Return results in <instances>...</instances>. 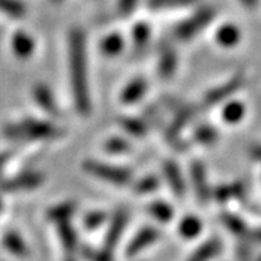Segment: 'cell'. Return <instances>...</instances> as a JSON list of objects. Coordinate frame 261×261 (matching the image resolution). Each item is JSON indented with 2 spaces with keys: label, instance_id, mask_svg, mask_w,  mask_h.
I'll use <instances>...</instances> for the list:
<instances>
[{
  "label": "cell",
  "instance_id": "6da1fadb",
  "mask_svg": "<svg viewBox=\"0 0 261 261\" xmlns=\"http://www.w3.org/2000/svg\"><path fill=\"white\" fill-rule=\"evenodd\" d=\"M68 68L75 109L82 116H89L92 112V96L89 86L87 41L82 28H73L68 34Z\"/></svg>",
  "mask_w": 261,
  "mask_h": 261
},
{
  "label": "cell",
  "instance_id": "7a4b0ae2",
  "mask_svg": "<svg viewBox=\"0 0 261 261\" xmlns=\"http://www.w3.org/2000/svg\"><path fill=\"white\" fill-rule=\"evenodd\" d=\"M3 135L15 141L57 140L64 135V130L56 123L39 119H23L13 122L3 128Z\"/></svg>",
  "mask_w": 261,
  "mask_h": 261
},
{
  "label": "cell",
  "instance_id": "3957f363",
  "mask_svg": "<svg viewBox=\"0 0 261 261\" xmlns=\"http://www.w3.org/2000/svg\"><path fill=\"white\" fill-rule=\"evenodd\" d=\"M84 171L92 174L94 177L102 178L105 181H109L118 186H125L128 185L132 178V173L126 168L115 167V166H108L94 160H86L83 163Z\"/></svg>",
  "mask_w": 261,
  "mask_h": 261
},
{
  "label": "cell",
  "instance_id": "277c9868",
  "mask_svg": "<svg viewBox=\"0 0 261 261\" xmlns=\"http://www.w3.org/2000/svg\"><path fill=\"white\" fill-rule=\"evenodd\" d=\"M214 18L215 10L212 8H203L197 13H195L193 16L178 23L174 29V37L177 38L178 41H189V39L195 38L200 31H203L212 22Z\"/></svg>",
  "mask_w": 261,
  "mask_h": 261
},
{
  "label": "cell",
  "instance_id": "5b68a950",
  "mask_svg": "<svg viewBox=\"0 0 261 261\" xmlns=\"http://www.w3.org/2000/svg\"><path fill=\"white\" fill-rule=\"evenodd\" d=\"M244 82H245V79H244L243 74H235L228 82H225L221 86L209 90L206 93L205 99H203L205 106L206 108H212V106H216L221 102H224L225 99L231 97L235 92H238L243 87Z\"/></svg>",
  "mask_w": 261,
  "mask_h": 261
},
{
  "label": "cell",
  "instance_id": "8992f818",
  "mask_svg": "<svg viewBox=\"0 0 261 261\" xmlns=\"http://www.w3.org/2000/svg\"><path fill=\"white\" fill-rule=\"evenodd\" d=\"M45 180V176L39 171H28V173H22L16 177L5 180L0 183V190L3 192H25V190H34L39 187Z\"/></svg>",
  "mask_w": 261,
  "mask_h": 261
},
{
  "label": "cell",
  "instance_id": "52a82bcc",
  "mask_svg": "<svg viewBox=\"0 0 261 261\" xmlns=\"http://www.w3.org/2000/svg\"><path fill=\"white\" fill-rule=\"evenodd\" d=\"M196 109L193 106H181L177 115L174 116V119L171 122L170 128L166 132V138L170 142H180L178 137L181 134L183 128L186 126L189 122L192 121V118L195 116Z\"/></svg>",
  "mask_w": 261,
  "mask_h": 261
},
{
  "label": "cell",
  "instance_id": "ba28073f",
  "mask_svg": "<svg viewBox=\"0 0 261 261\" xmlns=\"http://www.w3.org/2000/svg\"><path fill=\"white\" fill-rule=\"evenodd\" d=\"M13 54L20 60H28L35 51V41L25 31H16L10 41Z\"/></svg>",
  "mask_w": 261,
  "mask_h": 261
},
{
  "label": "cell",
  "instance_id": "9c48e42d",
  "mask_svg": "<svg viewBox=\"0 0 261 261\" xmlns=\"http://www.w3.org/2000/svg\"><path fill=\"white\" fill-rule=\"evenodd\" d=\"M32 93H34V99H35V102L38 103L39 108H42L45 112L53 115V116H58L60 115V109L57 106L56 97H54V94H53L51 89L48 87L47 84H35Z\"/></svg>",
  "mask_w": 261,
  "mask_h": 261
},
{
  "label": "cell",
  "instance_id": "30bf717a",
  "mask_svg": "<svg viewBox=\"0 0 261 261\" xmlns=\"http://www.w3.org/2000/svg\"><path fill=\"white\" fill-rule=\"evenodd\" d=\"M148 90V82L142 77L130 80L121 92V102L123 105H132L140 102Z\"/></svg>",
  "mask_w": 261,
  "mask_h": 261
},
{
  "label": "cell",
  "instance_id": "8fae6325",
  "mask_svg": "<svg viewBox=\"0 0 261 261\" xmlns=\"http://www.w3.org/2000/svg\"><path fill=\"white\" fill-rule=\"evenodd\" d=\"M177 70V54L174 48L168 44H164L160 49L159 73L163 79H170Z\"/></svg>",
  "mask_w": 261,
  "mask_h": 261
},
{
  "label": "cell",
  "instance_id": "7c38bea8",
  "mask_svg": "<svg viewBox=\"0 0 261 261\" xmlns=\"http://www.w3.org/2000/svg\"><path fill=\"white\" fill-rule=\"evenodd\" d=\"M190 171H192V180L195 183L196 195L199 197V200L200 202H207L209 197H211V189H209V185H207L205 167L199 161H195L192 164Z\"/></svg>",
  "mask_w": 261,
  "mask_h": 261
},
{
  "label": "cell",
  "instance_id": "4fadbf2b",
  "mask_svg": "<svg viewBox=\"0 0 261 261\" xmlns=\"http://www.w3.org/2000/svg\"><path fill=\"white\" fill-rule=\"evenodd\" d=\"M126 224H128V212L126 211H118L112 218V224H111V228H109L106 240H105V244L108 248H113L116 245Z\"/></svg>",
  "mask_w": 261,
  "mask_h": 261
},
{
  "label": "cell",
  "instance_id": "5bb4252c",
  "mask_svg": "<svg viewBox=\"0 0 261 261\" xmlns=\"http://www.w3.org/2000/svg\"><path fill=\"white\" fill-rule=\"evenodd\" d=\"M157 238H159V232H157L155 229H152V228H145V229H142V231H140V233L130 241L129 247H128V250H126V254H128L129 257H132L134 254L142 251L144 248H147L148 245H151Z\"/></svg>",
  "mask_w": 261,
  "mask_h": 261
},
{
  "label": "cell",
  "instance_id": "9a60e30c",
  "mask_svg": "<svg viewBox=\"0 0 261 261\" xmlns=\"http://www.w3.org/2000/svg\"><path fill=\"white\" fill-rule=\"evenodd\" d=\"M164 174H166L168 185L171 187V190L174 192V195H185V192H186L185 180L181 177V173H180L177 164H176L174 161H167V163L164 164Z\"/></svg>",
  "mask_w": 261,
  "mask_h": 261
},
{
  "label": "cell",
  "instance_id": "2e32d148",
  "mask_svg": "<svg viewBox=\"0 0 261 261\" xmlns=\"http://www.w3.org/2000/svg\"><path fill=\"white\" fill-rule=\"evenodd\" d=\"M151 41V28L148 23L140 22L132 29V44L137 53H144Z\"/></svg>",
  "mask_w": 261,
  "mask_h": 261
},
{
  "label": "cell",
  "instance_id": "e0dca14e",
  "mask_svg": "<svg viewBox=\"0 0 261 261\" xmlns=\"http://www.w3.org/2000/svg\"><path fill=\"white\" fill-rule=\"evenodd\" d=\"M241 39V31L232 23H226L218 29L216 32V41L225 48H231L237 45Z\"/></svg>",
  "mask_w": 261,
  "mask_h": 261
},
{
  "label": "cell",
  "instance_id": "ac0fdd59",
  "mask_svg": "<svg viewBox=\"0 0 261 261\" xmlns=\"http://www.w3.org/2000/svg\"><path fill=\"white\" fill-rule=\"evenodd\" d=\"M2 243H3V247H5L8 251H10L12 254H15V255H18V257H27V255H28V247H27V244L23 243V240L19 237L18 233L12 232V231L8 233H5Z\"/></svg>",
  "mask_w": 261,
  "mask_h": 261
},
{
  "label": "cell",
  "instance_id": "d6986e66",
  "mask_svg": "<svg viewBox=\"0 0 261 261\" xmlns=\"http://www.w3.org/2000/svg\"><path fill=\"white\" fill-rule=\"evenodd\" d=\"M75 211V203L74 202H64V203H60V205L51 207L47 212L48 221H54V222H67L71 215L74 214Z\"/></svg>",
  "mask_w": 261,
  "mask_h": 261
},
{
  "label": "cell",
  "instance_id": "ffe728a7",
  "mask_svg": "<svg viewBox=\"0 0 261 261\" xmlns=\"http://www.w3.org/2000/svg\"><path fill=\"white\" fill-rule=\"evenodd\" d=\"M122 129L132 137H144L148 132V122L141 118H122L119 119Z\"/></svg>",
  "mask_w": 261,
  "mask_h": 261
},
{
  "label": "cell",
  "instance_id": "44dd1931",
  "mask_svg": "<svg viewBox=\"0 0 261 261\" xmlns=\"http://www.w3.org/2000/svg\"><path fill=\"white\" fill-rule=\"evenodd\" d=\"M0 12L13 19H20L27 15V6L22 0H0Z\"/></svg>",
  "mask_w": 261,
  "mask_h": 261
},
{
  "label": "cell",
  "instance_id": "7402d4cb",
  "mask_svg": "<svg viewBox=\"0 0 261 261\" xmlns=\"http://www.w3.org/2000/svg\"><path fill=\"white\" fill-rule=\"evenodd\" d=\"M123 38L119 34H109L108 37L102 41V53L106 57H116L121 54L123 49Z\"/></svg>",
  "mask_w": 261,
  "mask_h": 261
},
{
  "label": "cell",
  "instance_id": "603a6c76",
  "mask_svg": "<svg viewBox=\"0 0 261 261\" xmlns=\"http://www.w3.org/2000/svg\"><path fill=\"white\" fill-rule=\"evenodd\" d=\"M221 248V244L218 241H209L205 245L199 247L195 251V254L189 258L187 261H209L214 258L215 255L218 254Z\"/></svg>",
  "mask_w": 261,
  "mask_h": 261
},
{
  "label": "cell",
  "instance_id": "cb8c5ba5",
  "mask_svg": "<svg viewBox=\"0 0 261 261\" xmlns=\"http://www.w3.org/2000/svg\"><path fill=\"white\" fill-rule=\"evenodd\" d=\"M58 235L61 238V243L67 248V251H74L77 247V235L71 225L68 222H61L58 225Z\"/></svg>",
  "mask_w": 261,
  "mask_h": 261
},
{
  "label": "cell",
  "instance_id": "d4e9b609",
  "mask_svg": "<svg viewBox=\"0 0 261 261\" xmlns=\"http://www.w3.org/2000/svg\"><path fill=\"white\" fill-rule=\"evenodd\" d=\"M243 183H232V185H224L219 186L215 190V197L218 200H228V199H233V197H240L244 195Z\"/></svg>",
  "mask_w": 261,
  "mask_h": 261
},
{
  "label": "cell",
  "instance_id": "484cf974",
  "mask_svg": "<svg viewBox=\"0 0 261 261\" xmlns=\"http://www.w3.org/2000/svg\"><path fill=\"white\" fill-rule=\"evenodd\" d=\"M245 115V106L241 102L228 103L222 111V118L228 123H237L244 118Z\"/></svg>",
  "mask_w": 261,
  "mask_h": 261
},
{
  "label": "cell",
  "instance_id": "4316f807",
  "mask_svg": "<svg viewBox=\"0 0 261 261\" xmlns=\"http://www.w3.org/2000/svg\"><path fill=\"white\" fill-rule=\"evenodd\" d=\"M218 138V130L215 129L211 125H202L195 130V140L199 144H214Z\"/></svg>",
  "mask_w": 261,
  "mask_h": 261
},
{
  "label": "cell",
  "instance_id": "83f0119b",
  "mask_svg": "<svg viewBox=\"0 0 261 261\" xmlns=\"http://www.w3.org/2000/svg\"><path fill=\"white\" fill-rule=\"evenodd\" d=\"M105 149L111 154H126L130 151V145L126 140L113 137L105 142Z\"/></svg>",
  "mask_w": 261,
  "mask_h": 261
},
{
  "label": "cell",
  "instance_id": "f1b7e54d",
  "mask_svg": "<svg viewBox=\"0 0 261 261\" xmlns=\"http://www.w3.org/2000/svg\"><path fill=\"white\" fill-rule=\"evenodd\" d=\"M196 0H149V6L152 9H173L193 5Z\"/></svg>",
  "mask_w": 261,
  "mask_h": 261
},
{
  "label": "cell",
  "instance_id": "f546056e",
  "mask_svg": "<svg viewBox=\"0 0 261 261\" xmlns=\"http://www.w3.org/2000/svg\"><path fill=\"white\" fill-rule=\"evenodd\" d=\"M149 212L160 221H168L171 218V215H173L171 207L166 205V203H161V202H155V203L149 206Z\"/></svg>",
  "mask_w": 261,
  "mask_h": 261
},
{
  "label": "cell",
  "instance_id": "4dcf8cb0",
  "mask_svg": "<svg viewBox=\"0 0 261 261\" xmlns=\"http://www.w3.org/2000/svg\"><path fill=\"white\" fill-rule=\"evenodd\" d=\"M157 187H159V180L152 176H148V177L141 178L135 185V190L138 193H149V192H154Z\"/></svg>",
  "mask_w": 261,
  "mask_h": 261
},
{
  "label": "cell",
  "instance_id": "1f68e13d",
  "mask_svg": "<svg viewBox=\"0 0 261 261\" xmlns=\"http://www.w3.org/2000/svg\"><path fill=\"white\" fill-rule=\"evenodd\" d=\"M106 221V215L103 212H92V214L86 215L84 218V226L89 229H94L99 225H102Z\"/></svg>",
  "mask_w": 261,
  "mask_h": 261
},
{
  "label": "cell",
  "instance_id": "d6a6232c",
  "mask_svg": "<svg viewBox=\"0 0 261 261\" xmlns=\"http://www.w3.org/2000/svg\"><path fill=\"white\" fill-rule=\"evenodd\" d=\"M199 229H200V224L195 218H187L180 226V231L186 237H193V235L199 232Z\"/></svg>",
  "mask_w": 261,
  "mask_h": 261
},
{
  "label": "cell",
  "instance_id": "836d02e7",
  "mask_svg": "<svg viewBox=\"0 0 261 261\" xmlns=\"http://www.w3.org/2000/svg\"><path fill=\"white\" fill-rule=\"evenodd\" d=\"M140 0H118V9L121 15H129L132 10L135 9V6L138 5Z\"/></svg>",
  "mask_w": 261,
  "mask_h": 261
},
{
  "label": "cell",
  "instance_id": "e575fe53",
  "mask_svg": "<svg viewBox=\"0 0 261 261\" xmlns=\"http://www.w3.org/2000/svg\"><path fill=\"white\" fill-rule=\"evenodd\" d=\"M250 154H251L252 159L258 160V161H261V144H255V145H251L250 147Z\"/></svg>",
  "mask_w": 261,
  "mask_h": 261
},
{
  "label": "cell",
  "instance_id": "d590c367",
  "mask_svg": "<svg viewBox=\"0 0 261 261\" xmlns=\"http://www.w3.org/2000/svg\"><path fill=\"white\" fill-rule=\"evenodd\" d=\"M10 155H12L10 152H2V154H0V171L3 170V167L6 166V163L9 161Z\"/></svg>",
  "mask_w": 261,
  "mask_h": 261
},
{
  "label": "cell",
  "instance_id": "8d00e7d4",
  "mask_svg": "<svg viewBox=\"0 0 261 261\" xmlns=\"http://www.w3.org/2000/svg\"><path fill=\"white\" fill-rule=\"evenodd\" d=\"M241 3L245 5L247 8H255L257 3H258V0H241Z\"/></svg>",
  "mask_w": 261,
  "mask_h": 261
},
{
  "label": "cell",
  "instance_id": "74e56055",
  "mask_svg": "<svg viewBox=\"0 0 261 261\" xmlns=\"http://www.w3.org/2000/svg\"><path fill=\"white\" fill-rule=\"evenodd\" d=\"M53 3H60V2H63V0H51Z\"/></svg>",
  "mask_w": 261,
  "mask_h": 261
},
{
  "label": "cell",
  "instance_id": "f35d334b",
  "mask_svg": "<svg viewBox=\"0 0 261 261\" xmlns=\"http://www.w3.org/2000/svg\"><path fill=\"white\" fill-rule=\"evenodd\" d=\"M65 261H75V260H73V258H67V260Z\"/></svg>",
  "mask_w": 261,
  "mask_h": 261
},
{
  "label": "cell",
  "instance_id": "ab89813d",
  "mask_svg": "<svg viewBox=\"0 0 261 261\" xmlns=\"http://www.w3.org/2000/svg\"><path fill=\"white\" fill-rule=\"evenodd\" d=\"M0 211H2V200H0Z\"/></svg>",
  "mask_w": 261,
  "mask_h": 261
}]
</instances>
